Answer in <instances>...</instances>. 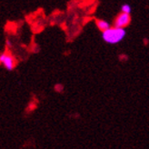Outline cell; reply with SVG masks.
Here are the masks:
<instances>
[{
	"label": "cell",
	"mask_w": 149,
	"mask_h": 149,
	"mask_svg": "<svg viewBox=\"0 0 149 149\" xmlns=\"http://www.w3.org/2000/svg\"><path fill=\"white\" fill-rule=\"evenodd\" d=\"M126 36V32L124 28H117V27H111L108 30L102 33V38L107 44L110 45H116L121 42L125 36Z\"/></svg>",
	"instance_id": "1"
},
{
	"label": "cell",
	"mask_w": 149,
	"mask_h": 149,
	"mask_svg": "<svg viewBox=\"0 0 149 149\" xmlns=\"http://www.w3.org/2000/svg\"><path fill=\"white\" fill-rule=\"evenodd\" d=\"M131 21V17L128 14L125 13H120L116 17L115 22H114V26L117 28H124L125 26H127Z\"/></svg>",
	"instance_id": "2"
},
{
	"label": "cell",
	"mask_w": 149,
	"mask_h": 149,
	"mask_svg": "<svg viewBox=\"0 0 149 149\" xmlns=\"http://www.w3.org/2000/svg\"><path fill=\"white\" fill-rule=\"evenodd\" d=\"M0 62L9 71L13 70L16 66V59L7 53H3L0 55Z\"/></svg>",
	"instance_id": "3"
},
{
	"label": "cell",
	"mask_w": 149,
	"mask_h": 149,
	"mask_svg": "<svg viewBox=\"0 0 149 149\" xmlns=\"http://www.w3.org/2000/svg\"><path fill=\"white\" fill-rule=\"evenodd\" d=\"M95 24H96V26H97V28L99 29V30L103 33L105 32L107 30H108V29L111 28L110 26V24L108 23L107 21L106 20H102V19H98L95 21Z\"/></svg>",
	"instance_id": "4"
},
{
	"label": "cell",
	"mask_w": 149,
	"mask_h": 149,
	"mask_svg": "<svg viewBox=\"0 0 149 149\" xmlns=\"http://www.w3.org/2000/svg\"><path fill=\"white\" fill-rule=\"evenodd\" d=\"M131 10H132V8H131L130 5H128V4H124V5L121 6V13H125V14L130 15Z\"/></svg>",
	"instance_id": "5"
},
{
	"label": "cell",
	"mask_w": 149,
	"mask_h": 149,
	"mask_svg": "<svg viewBox=\"0 0 149 149\" xmlns=\"http://www.w3.org/2000/svg\"><path fill=\"white\" fill-rule=\"evenodd\" d=\"M55 88H56V90L57 91V92H60V90H59V89H63V86H61V85H59V84H57V85H56L55 86Z\"/></svg>",
	"instance_id": "6"
}]
</instances>
